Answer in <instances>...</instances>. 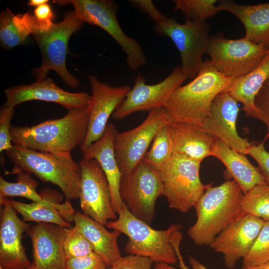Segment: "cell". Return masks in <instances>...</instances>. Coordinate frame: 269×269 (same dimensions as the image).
I'll use <instances>...</instances> for the list:
<instances>
[{"label": "cell", "instance_id": "1", "mask_svg": "<svg viewBox=\"0 0 269 269\" xmlns=\"http://www.w3.org/2000/svg\"><path fill=\"white\" fill-rule=\"evenodd\" d=\"M236 79L224 76L213 66L210 60L206 59L196 76L186 85L177 88L163 108L171 122L202 128L210 114L215 97L227 90Z\"/></svg>", "mask_w": 269, "mask_h": 269}, {"label": "cell", "instance_id": "2", "mask_svg": "<svg viewBox=\"0 0 269 269\" xmlns=\"http://www.w3.org/2000/svg\"><path fill=\"white\" fill-rule=\"evenodd\" d=\"M244 193L234 180L209 187L194 208L197 219L187 234L198 246H210L224 230L244 215L241 205Z\"/></svg>", "mask_w": 269, "mask_h": 269}, {"label": "cell", "instance_id": "3", "mask_svg": "<svg viewBox=\"0 0 269 269\" xmlns=\"http://www.w3.org/2000/svg\"><path fill=\"white\" fill-rule=\"evenodd\" d=\"M88 126V109H72L62 118L45 121L37 125L11 126L10 135L14 144L25 148L71 153L83 142Z\"/></svg>", "mask_w": 269, "mask_h": 269}, {"label": "cell", "instance_id": "4", "mask_svg": "<svg viewBox=\"0 0 269 269\" xmlns=\"http://www.w3.org/2000/svg\"><path fill=\"white\" fill-rule=\"evenodd\" d=\"M8 159L14 164L6 174L25 171L33 174L43 182H50L63 192L66 200L79 198L81 171L79 163L71 153H56L37 151L16 144L6 151Z\"/></svg>", "mask_w": 269, "mask_h": 269}, {"label": "cell", "instance_id": "5", "mask_svg": "<svg viewBox=\"0 0 269 269\" xmlns=\"http://www.w3.org/2000/svg\"><path fill=\"white\" fill-rule=\"evenodd\" d=\"M118 215L116 220L109 222L106 226L129 238L124 249L126 253L147 257L155 263L174 265L178 262L171 239L174 233L181 230V225L173 224L166 230H155L134 216L125 204Z\"/></svg>", "mask_w": 269, "mask_h": 269}, {"label": "cell", "instance_id": "6", "mask_svg": "<svg viewBox=\"0 0 269 269\" xmlns=\"http://www.w3.org/2000/svg\"><path fill=\"white\" fill-rule=\"evenodd\" d=\"M83 23L73 10L66 12L61 21L53 23L49 28L32 29L31 35L42 56L41 65L32 71L36 81L45 79L49 72L53 70L69 87L76 88L79 86L80 81L68 71L66 60L69 40L72 34L81 28Z\"/></svg>", "mask_w": 269, "mask_h": 269}, {"label": "cell", "instance_id": "7", "mask_svg": "<svg viewBox=\"0 0 269 269\" xmlns=\"http://www.w3.org/2000/svg\"><path fill=\"white\" fill-rule=\"evenodd\" d=\"M59 5L71 4L76 16L83 23L101 27L119 44L126 55L129 69L136 71L147 62L140 44L128 36L121 28L117 18L118 3L112 0H58Z\"/></svg>", "mask_w": 269, "mask_h": 269}, {"label": "cell", "instance_id": "8", "mask_svg": "<svg viewBox=\"0 0 269 269\" xmlns=\"http://www.w3.org/2000/svg\"><path fill=\"white\" fill-rule=\"evenodd\" d=\"M201 162L178 154L157 170L163 185V195L169 208L185 213L194 208L212 183L203 184L200 178Z\"/></svg>", "mask_w": 269, "mask_h": 269}, {"label": "cell", "instance_id": "9", "mask_svg": "<svg viewBox=\"0 0 269 269\" xmlns=\"http://www.w3.org/2000/svg\"><path fill=\"white\" fill-rule=\"evenodd\" d=\"M154 30L173 41L181 56L182 71L187 78H195L203 64L210 38L206 21L186 19L181 24L173 17H167L156 24Z\"/></svg>", "mask_w": 269, "mask_h": 269}, {"label": "cell", "instance_id": "10", "mask_svg": "<svg viewBox=\"0 0 269 269\" xmlns=\"http://www.w3.org/2000/svg\"><path fill=\"white\" fill-rule=\"evenodd\" d=\"M120 192L129 211L150 225L156 200L163 192L158 171L143 159L130 172L122 175Z\"/></svg>", "mask_w": 269, "mask_h": 269}, {"label": "cell", "instance_id": "11", "mask_svg": "<svg viewBox=\"0 0 269 269\" xmlns=\"http://www.w3.org/2000/svg\"><path fill=\"white\" fill-rule=\"evenodd\" d=\"M268 48L253 43L244 36L229 39L220 36L210 37L206 53L213 66L225 76H244L261 62Z\"/></svg>", "mask_w": 269, "mask_h": 269}, {"label": "cell", "instance_id": "12", "mask_svg": "<svg viewBox=\"0 0 269 269\" xmlns=\"http://www.w3.org/2000/svg\"><path fill=\"white\" fill-rule=\"evenodd\" d=\"M171 122L163 107L157 108L150 111L136 127L117 134L114 149L123 175L130 172L143 159L156 134Z\"/></svg>", "mask_w": 269, "mask_h": 269}, {"label": "cell", "instance_id": "13", "mask_svg": "<svg viewBox=\"0 0 269 269\" xmlns=\"http://www.w3.org/2000/svg\"><path fill=\"white\" fill-rule=\"evenodd\" d=\"M79 163L81 171L79 197L81 208L84 214L106 226L110 220L117 219L107 177L95 159L83 157Z\"/></svg>", "mask_w": 269, "mask_h": 269}, {"label": "cell", "instance_id": "14", "mask_svg": "<svg viewBox=\"0 0 269 269\" xmlns=\"http://www.w3.org/2000/svg\"><path fill=\"white\" fill-rule=\"evenodd\" d=\"M187 79L181 66L175 67L164 79L153 85L146 84L145 77L138 73L133 88L113 114V118L120 120L134 113L163 107L173 92Z\"/></svg>", "mask_w": 269, "mask_h": 269}, {"label": "cell", "instance_id": "15", "mask_svg": "<svg viewBox=\"0 0 269 269\" xmlns=\"http://www.w3.org/2000/svg\"><path fill=\"white\" fill-rule=\"evenodd\" d=\"M88 78L92 93L88 108L87 132L80 146L82 154L102 136L110 116L123 102L131 89L128 85L112 86L100 81L94 75H90Z\"/></svg>", "mask_w": 269, "mask_h": 269}, {"label": "cell", "instance_id": "16", "mask_svg": "<svg viewBox=\"0 0 269 269\" xmlns=\"http://www.w3.org/2000/svg\"><path fill=\"white\" fill-rule=\"evenodd\" d=\"M264 223L262 219L245 214L221 232L209 246L223 254L225 267L232 269L250 250Z\"/></svg>", "mask_w": 269, "mask_h": 269}, {"label": "cell", "instance_id": "17", "mask_svg": "<svg viewBox=\"0 0 269 269\" xmlns=\"http://www.w3.org/2000/svg\"><path fill=\"white\" fill-rule=\"evenodd\" d=\"M239 110L238 102L228 93L222 92L213 100L210 114L203 122L202 128L208 134L245 155L252 144L237 132L236 122Z\"/></svg>", "mask_w": 269, "mask_h": 269}, {"label": "cell", "instance_id": "18", "mask_svg": "<svg viewBox=\"0 0 269 269\" xmlns=\"http://www.w3.org/2000/svg\"><path fill=\"white\" fill-rule=\"evenodd\" d=\"M7 197H0L2 206L0 222V269H27L31 265L22 244V235L30 226L17 215Z\"/></svg>", "mask_w": 269, "mask_h": 269}, {"label": "cell", "instance_id": "19", "mask_svg": "<svg viewBox=\"0 0 269 269\" xmlns=\"http://www.w3.org/2000/svg\"><path fill=\"white\" fill-rule=\"evenodd\" d=\"M7 106L14 108L21 103L40 100L59 104L68 110L88 109L91 96L86 92L72 93L58 86L51 78L29 85L12 86L4 90Z\"/></svg>", "mask_w": 269, "mask_h": 269}, {"label": "cell", "instance_id": "20", "mask_svg": "<svg viewBox=\"0 0 269 269\" xmlns=\"http://www.w3.org/2000/svg\"><path fill=\"white\" fill-rule=\"evenodd\" d=\"M66 228L51 223L38 222L26 231L32 244L33 264L36 269H65L63 248Z\"/></svg>", "mask_w": 269, "mask_h": 269}, {"label": "cell", "instance_id": "21", "mask_svg": "<svg viewBox=\"0 0 269 269\" xmlns=\"http://www.w3.org/2000/svg\"><path fill=\"white\" fill-rule=\"evenodd\" d=\"M42 200L30 204L7 199L9 204L20 214L25 222L34 221L56 224L64 228L71 227L75 213L70 201L61 203L62 196L55 190L42 189Z\"/></svg>", "mask_w": 269, "mask_h": 269}, {"label": "cell", "instance_id": "22", "mask_svg": "<svg viewBox=\"0 0 269 269\" xmlns=\"http://www.w3.org/2000/svg\"><path fill=\"white\" fill-rule=\"evenodd\" d=\"M118 133L115 126L108 124L102 136L91 144L83 153V157L96 160L108 180L114 211L119 214L125 205L120 192L122 173L118 166L114 149V141Z\"/></svg>", "mask_w": 269, "mask_h": 269}, {"label": "cell", "instance_id": "23", "mask_svg": "<svg viewBox=\"0 0 269 269\" xmlns=\"http://www.w3.org/2000/svg\"><path fill=\"white\" fill-rule=\"evenodd\" d=\"M217 6L219 11H228L240 20L245 28V37L254 43L269 48V2L242 5L222 0Z\"/></svg>", "mask_w": 269, "mask_h": 269}, {"label": "cell", "instance_id": "24", "mask_svg": "<svg viewBox=\"0 0 269 269\" xmlns=\"http://www.w3.org/2000/svg\"><path fill=\"white\" fill-rule=\"evenodd\" d=\"M212 156L219 159L244 194L257 185L267 184L258 167L245 155L231 148L219 138L214 137Z\"/></svg>", "mask_w": 269, "mask_h": 269}, {"label": "cell", "instance_id": "25", "mask_svg": "<svg viewBox=\"0 0 269 269\" xmlns=\"http://www.w3.org/2000/svg\"><path fill=\"white\" fill-rule=\"evenodd\" d=\"M173 154L201 162L212 155L214 137L201 127L181 122L169 124Z\"/></svg>", "mask_w": 269, "mask_h": 269}, {"label": "cell", "instance_id": "26", "mask_svg": "<svg viewBox=\"0 0 269 269\" xmlns=\"http://www.w3.org/2000/svg\"><path fill=\"white\" fill-rule=\"evenodd\" d=\"M73 221L74 226L91 244L94 252L109 268L122 257L117 241L120 231L114 230L110 232L104 225L79 211L75 212Z\"/></svg>", "mask_w": 269, "mask_h": 269}, {"label": "cell", "instance_id": "27", "mask_svg": "<svg viewBox=\"0 0 269 269\" xmlns=\"http://www.w3.org/2000/svg\"><path fill=\"white\" fill-rule=\"evenodd\" d=\"M269 78V48L261 62L248 74L236 78L224 92L243 104L246 116L259 119V112L255 98Z\"/></svg>", "mask_w": 269, "mask_h": 269}, {"label": "cell", "instance_id": "28", "mask_svg": "<svg viewBox=\"0 0 269 269\" xmlns=\"http://www.w3.org/2000/svg\"><path fill=\"white\" fill-rule=\"evenodd\" d=\"M29 13L14 15L7 7L0 16V40L3 48L9 49L23 44L31 34Z\"/></svg>", "mask_w": 269, "mask_h": 269}, {"label": "cell", "instance_id": "29", "mask_svg": "<svg viewBox=\"0 0 269 269\" xmlns=\"http://www.w3.org/2000/svg\"><path fill=\"white\" fill-rule=\"evenodd\" d=\"M16 182H10L0 177V197L19 196L38 202L42 197L36 190L38 184L31 174L25 171L16 174Z\"/></svg>", "mask_w": 269, "mask_h": 269}, {"label": "cell", "instance_id": "30", "mask_svg": "<svg viewBox=\"0 0 269 269\" xmlns=\"http://www.w3.org/2000/svg\"><path fill=\"white\" fill-rule=\"evenodd\" d=\"M173 154L172 143L168 124L156 134L143 160L158 170L169 161Z\"/></svg>", "mask_w": 269, "mask_h": 269}, {"label": "cell", "instance_id": "31", "mask_svg": "<svg viewBox=\"0 0 269 269\" xmlns=\"http://www.w3.org/2000/svg\"><path fill=\"white\" fill-rule=\"evenodd\" d=\"M241 205L245 214L269 221V185H257L244 194Z\"/></svg>", "mask_w": 269, "mask_h": 269}, {"label": "cell", "instance_id": "32", "mask_svg": "<svg viewBox=\"0 0 269 269\" xmlns=\"http://www.w3.org/2000/svg\"><path fill=\"white\" fill-rule=\"evenodd\" d=\"M174 10L180 11L186 19H206L214 16L218 11L216 0H175Z\"/></svg>", "mask_w": 269, "mask_h": 269}, {"label": "cell", "instance_id": "33", "mask_svg": "<svg viewBox=\"0 0 269 269\" xmlns=\"http://www.w3.org/2000/svg\"><path fill=\"white\" fill-rule=\"evenodd\" d=\"M269 263V220L265 221L257 239L243 259L242 266H254Z\"/></svg>", "mask_w": 269, "mask_h": 269}, {"label": "cell", "instance_id": "34", "mask_svg": "<svg viewBox=\"0 0 269 269\" xmlns=\"http://www.w3.org/2000/svg\"><path fill=\"white\" fill-rule=\"evenodd\" d=\"M63 248L66 259L87 256L94 252L91 244L75 226L66 228Z\"/></svg>", "mask_w": 269, "mask_h": 269}, {"label": "cell", "instance_id": "35", "mask_svg": "<svg viewBox=\"0 0 269 269\" xmlns=\"http://www.w3.org/2000/svg\"><path fill=\"white\" fill-rule=\"evenodd\" d=\"M14 108L3 105L0 110V152L11 149V121L14 115Z\"/></svg>", "mask_w": 269, "mask_h": 269}, {"label": "cell", "instance_id": "36", "mask_svg": "<svg viewBox=\"0 0 269 269\" xmlns=\"http://www.w3.org/2000/svg\"><path fill=\"white\" fill-rule=\"evenodd\" d=\"M109 267L95 252L87 256L67 259L65 269H106Z\"/></svg>", "mask_w": 269, "mask_h": 269}, {"label": "cell", "instance_id": "37", "mask_svg": "<svg viewBox=\"0 0 269 269\" xmlns=\"http://www.w3.org/2000/svg\"><path fill=\"white\" fill-rule=\"evenodd\" d=\"M153 263L149 258L130 255L120 257L110 268L111 269H152Z\"/></svg>", "mask_w": 269, "mask_h": 269}, {"label": "cell", "instance_id": "38", "mask_svg": "<svg viewBox=\"0 0 269 269\" xmlns=\"http://www.w3.org/2000/svg\"><path fill=\"white\" fill-rule=\"evenodd\" d=\"M264 143L263 141L257 145H251L247 149L246 154L256 160L258 167L269 185V152L266 150Z\"/></svg>", "mask_w": 269, "mask_h": 269}, {"label": "cell", "instance_id": "39", "mask_svg": "<svg viewBox=\"0 0 269 269\" xmlns=\"http://www.w3.org/2000/svg\"><path fill=\"white\" fill-rule=\"evenodd\" d=\"M53 13L47 3L37 6L34 10V15H32V28H49L53 23Z\"/></svg>", "mask_w": 269, "mask_h": 269}, {"label": "cell", "instance_id": "40", "mask_svg": "<svg viewBox=\"0 0 269 269\" xmlns=\"http://www.w3.org/2000/svg\"><path fill=\"white\" fill-rule=\"evenodd\" d=\"M255 103L259 112V120L266 125L269 137V90L262 86L255 98Z\"/></svg>", "mask_w": 269, "mask_h": 269}, {"label": "cell", "instance_id": "41", "mask_svg": "<svg viewBox=\"0 0 269 269\" xmlns=\"http://www.w3.org/2000/svg\"><path fill=\"white\" fill-rule=\"evenodd\" d=\"M129 1L148 15L154 22L155 25L160 23L167 18L160 12L151 0H130Z\"/></svg>", "mask_w": 269, "mask_h": 269}, {"label": "cell", "instance_id": "42", "mask_svg": "<svg viewBox=\"0 0 269 269\" xmlns=\"http://www.w3.org/2000/svg\"><path fill=\"white\" fill-rule=\"evenodd\" d=\"M182 239V234L181 231H178L173 234L171 240V243L177 257L180 269H189V268L185 264L183 257L180 251V245ZM189 261L193 269H209L192 256H189Z\"/></svg>", "mask_w": 269, "mask_h": 269}, {"label": "cell", "instance_id": "43", "mask_svg": "<svg viewBox=\"0 0 269 269\" xmlns=\"http://www.w3.org/2000/svg\"><path fill=\"white\" fill-rule=\"evenodd\" d=\"M153 269H180L164 263H155Z\"/></svg>", "mask_w": 269, "mask_h": 269}, {"label": "cell", "instance_id": "44", "mask_svg": "<svg viewBox=\"0 0 269 269\" xmlns=\"http://www.w3.org/2000/svg\"><path fill=\"white\" fill-rule=\"evenodd\" d=\"M240 269H269V263L254 266H242Z\"/></svg>", "mask_w": 269, "mask_h": 269}, {"label": "cell", "instance_id": "45", "mask_svg": "<svg viewBox=\"0 0 269 269\" xmlns=\"http://www.w3.org/2000/svg\"><path fill=\"white\" fill-rule=\"evenodd\" d=\"M48 2V0H30L27 4L32 6H39Z\"/></svg>", "mask_w": 269, "mask_h": 269}, {"label": "cell", "instance_id": "46", "mask_svg": "<svg viewBox=\"0 0 269 269\" xmlns=\"http://www.w3.org/2000/svg\"><path fill=\"white\" fill-rule=\"evenodd\" d=\"M27 269H36L34 265L31 263V266Z\"/></svg>", "mask_w": 269, "mask_h": 269}, {"label": "cell", "instance_id": "47", "mask_svg": "<svg viewBox=\"0 0 269 269\" xmlns=\"http://www.w3.org/2000/svg\"><path fill=\"white\" fill-rule=\"evenodd\" d=\"M106 269H111V268H107Z\"/></svg>", "mask_w": 269, "mask_h": 269}]
</instances>
